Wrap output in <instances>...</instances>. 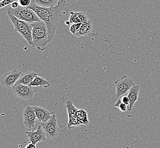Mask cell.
Returning <instances> with one entry per match:
<instances>
[{
	"instance_id": "6da1fadb",
	"label": "cell",
	"mask_w": 160,
	"mask_h": 148,
	"mask_svg": "<svg viewBox=\"0 0 160 148\" xmlns=\"http://www.w3.org/2000/svg\"><path fill=\"white\" fill-rule=\"evenodd\" d=\"M28 8L34 10L40 19L46 24L48 28L49 43H51L58 27L59 19L62 10L61 6L59 4L56 7L46 8L38 5L32 1L30 5Z\"/></svg>"
},
{
	"instance_id": "7a4b0ae2",
	"label": "cell",
	"mask_w": 160,
	"mask_h": 148,
	"mask_svg": "<svg viewBox=\"0 0 160 148\" xmlns=\"http://www.w3.org/2000/svg\"><path fill=\"white\" fill-rule=\"evenodd\" d=\"M31 24L32 26L33 47H37L39 50L43 51L46 49L47 45L49 43L48 28L43 21L35 22Z\"/></svg>"
},
{
	"instance_id": "3957f363",
	"label": "cell",
	"mask_w": 160,
	"mask_h": 148,
	"mask_svg": "<svg viewBox=\"0 0 160 148\" xmlns=\"http://www.w3.org/2000/svg\"><path fill=\"white\" fill-rule=\"evenodd\" d=\"M8 16H9V18L14 27V31L19 33L27 40L30 45L33 47L32 37V26L31 24L16 18L15 16L9 13H8Z\"/></svg>"
},
{
	"instance_id": "277c9868",
	"label": "cell",
	"mask_w": 160,
	"mask_h": 148,
	"mask_svg": "<svg viewBox=\"0 0 160 148\" xmlns=\"http://www.w3.org/2000/svg\"><path fill=\"white\" fill-rule=\"evenodd\" d=\"M8 13L12 14L17 18L30 24L42 21L34 10L23 8L20 5L17 9H12V7H10L8 9Z\"/></svg>"
},
{
	"instance_id": "5b68a950",
	"label": "cell",
	"mask_w": 160,
	"mask_h": 148,
	"mask_svg": "<svg viewBox=\"0 0 160 148\" xmlns=\"http://www.w3.org/2000/svg\"><path fill=\"white\" fill-rule=\"evenodd\" d=\"M114 83L117 90L116 95L118 98L128 92L130 89L136 84L132 79L128 77L126 75H123L120 79L115 81Z\"/></svg>"
},
{
	"instance_id": "8992f818",
	"label": "cell",
	"mask_w": 160,
	"mask_h": 148,
	"mask_svg": "<svg viewBox=\"0 0 160 148\" xmlns=\"http://www.w3.org/2000/svg\"><path fill=\"white\" fill-rule=\"evenodd\" d=\"M65 107L67 109L69 117V121L67 124V127L69 130L75 127H80L81 125H84V124L78 119L76 112L78 109L75 107L72 100H68L66 102Z\"/></svg>"
},
{
	"instance_id": "52a82bcc",
	"label": "cell",
	"mask_w": 160,
	"mask_h": 148,
	"mask_svg": "<svg viewBox=\"0 0 160 148\" xmlns=\"http://www.w3.org/2000/svg\"><path fill=\"white\" fill-rule=\"evenodd\" d=\"M41 125L46 133L47 139H54L58 136L60 129L58 127L56 114H53L52 118L46 123H42Z\"/></svg>"
},
{
	"instance_id": "ba28073f",
	"label": "cell",
	"mask_w": 160,
	"mask_h": 148,
	"mask_svg": "<svg viewBox=\"0 0 160 148\" xmlns=\"http://www.w3.org/2000/svg\"><path fill=\"white\" fill-rule=\"evenodd\" d=\"M12 89L14 94L20 99L28 100L34 97L35 91L30 86L17 83Z\"/></svg>"
},
{
	"instance_id": "9c48e42d",
	"label": "cell",
	"mask_w": 160,
	"mask_h": 148,
	"mask_svg": "<svg viewBox=\"0 0 160 148\" xmlns=\"http://www.w3.org/2000/svg\"><path fill=\"white\" fill-rule=\"evenodd\" d=\"M22 74V73L21 71L16 69L8 72L1 77V83L3 87H5L6 88H12L17 83Z\"/></svg>"
},
{
	"instance_id": "30bf717a",
	"label": "cell",
	"mask_w": 160,
	"mask_h": 148,
	"mask_svg": "<svg viewBox=\"0 0 160 148\" xmlns=\"http://www.w3.org/2000/svg\"><path fill=\"white\" fill-rule=\"evenodd\" d=\"M26 133L30 142L34 145H36L38 142H44L46 140V135L41 124L38 126L36 131H28Z\"/></svg>"
},
{
	"instance_id": "8fae6325",
	"label": "cell",
	"mask_w": 160,
	"mask_h": 148,
	"mask_svg": "<svg viewBox=\"0 0 160 148\" xmlns=\"http://www.w3.org/2000/svg\"><path fill=\"white\" fill-rule=\"evenodd\" d=\"M24 118V124L28 128L35 127L36 119H37L34 107L31 105L27 106L23 112Z\"/></svg>"
},
{
	"instance_id": "7c38bea8",
	"label": "cell",
	"mask_w": 160,
	"mask_h": 148,
	"mask_svg": "<svg viewBox=\"0 0 160 148\" xmlns=\"http://www.w3.org/2000/svg\"><path fill=\"white\" fill-rule=\"evenodd\" d=\"M34 111L37 115V119L39 122L42 123H46L52 118L53 113L48 111L46 108L38 106H34Z\"/></svg>"
},
{
	"instance_id": "4fadbf2b",
	"label": "cell",
	"mask_w": 160,
	"mask_h": 148,
	"mask_svg": "<svg viewBox=\"0 0 160 148\" xmlns=\"http://www.w3.org/2000/svg\"><path fill=\"white\" fill-rule=\"evenodd\" d=\"M140 89V86L138 84H135L128 91L127 96L129 99V105L127 107V109L128 111H131L132 110L136 102L138 100Z\"/></svg>"
},
{
	"instance_id": "5bb4252c",
	"label": "cell",
	"mask_w": 160,
	"mask_h": 148,
	"mask_svg": "<svg viewBox=\"0 0 160 148\" xmlns=\"http://www.w3.org/2000/svg\"><path fill=\"white\" fill-rule=\"evenodd\" d=\"M89 21H90V19L88 16L82 12H71V16L69 19V22L71 25Z\"/></svg>"
},
{
	"instance_id": "9a60e30c",
	"label": "cell",
	"mask_w": 160,
	"mask_h": 148,
	"mask_svg": "<svg viewBox=\"0 0 160 148\" xmlns=\"http://www.w3.org/2000/svg\"><path fill=\"white\" fill-rule=\"evenodd\" d=\"M92 22H83L81 25L80 29L77 31L76 35L77 37H83L92 35Z\"/></svg>"
},
{
	"instance_id": "2e32d148",
	"label": "cell",
	"mask_w": 160,
	"mask_h": 148,
	"mask_svg": "<svg viewBox=\"0 0 160 148\" xmlns=\"http://www.w3.org/2000/svg\"><path fill=\"white\" fill-rule=\"evenodd\" d=\"M37 75V73H36L34 71L28 72L25 74H22L21 76L19 78L17 83L30 86V84L32 83V82L34 80V79Z\"/></svg>"
},
{
	"instance_id": "e0dca14e",
	"label": "cell",
	"mask_w": 160,
	"mask_h": 148,
	"mask_svg": "<svg viewBox=\"0 0 160 148\" xmlns=\"http://www.w3.org/2000/svg\"><path fill=\"white\" fill-rule=\"evenodd\" d=\"M50 83L48 80H46L43 77H41L37 75L34 80L30 84V86L31 87H43L44 88H47L50 87Z\"/></svg>"
},
{
	"instance_id": "ac0fdd59",
	"label": "cell",
	"mask_w": 160,
	"mask_h": 148,
	"mask_svg": "<svg viewBox=\"0 0 160 148\" xmlns=\"http://www.w3.org/2000/svg\"><path fill=\"white\" fill-rule=\"evenodd\" d=\"M39 6L49 8L56 7L59 5V0H32Z\"/></svg>"
},
{
	"instance_id": "d6986e66",
	"label": "cell",
	"mask_w": 160,
	"mask_h": 148,
	"mask_svg": "<svg viewBox=\"0 0 160 148\" xmlns=\"http://www.w3.org/2000/svg\"><path fill=\"white\" fill-rule=\"evenodd\" d=\"M78 119L80 120L81 122H82L84 125H88L89 123V121L88 117V114L87 112L83 109H78L76 112Z\"/></svg>"
},
{
	"instance_id": "ffe728a7",
	"label": "cell",
	"mask_w": 160,
	"mask_h": 148,
	"mask_svg": "<svg viewBox=\"0 0 160 148\" xmlns=\"http://www.w3.org/2000/svg\"><path fill=\"white\" fill-rule=\"evenodd\" d=\"M81 24H82V23L72 24L71 27H70V29H69V31L71 32L72 34H74L76 35L77 31H78V30L80 29Z\"/></svg>"
},
{
	"instance_id": "44dd1931",
	"label": "cell",
	"mask_w": 160,
	"mask_h": 148,
	"mask_svg": "<svg viewBox=\"0 0 160 148\" xmlns=\"http://www.w3.org/2000/svg\"><path fill=\"white\" fill-rule=\"evenodd\" d=\"M19 0H3L0 3V8H3L5 6L9 5L10 4L14 3V2H18Z\"/></svg>"
},
{
	"instance_id": "7402d4cb",
	"label": "cell",
	"mask_w": 160,
	"mask_h": 148,
	"mask_svg": "<svg viewBox=\"0 0 160 148\" xmlns=\"http://www.w3.org/2000/svg\"><path fill=\"white\" fill-rule=\"evenodd\" d=\"M32 0H19V5L23 8H28L30 5Z\"/></svg>"
},
{
	"instance_id": "603a6c76",
	"label": "cell",
	"mask_w": 160,
	"mask_h": 148,
	"mask_svg": "<svg viewBox=\"0 0 160 148\" xmlns=\"http://www.w3.org/2000/svg\"><path fill=\"white\" fill-rule=\"evenodd\" d=\"M118 108H119V109H120V111H122V112H126L127 110V105H126L125 104H124L123 102L120 104Z\"/></svg>"
},
{
	"instance_id": "cb8c5ba5",
	"label": "cell",
	"mask_w": 160,
	"mask_h": 148,
	"mask_svg": "<svg viewBox=\"0 0 160 148\" xmlns=\"http://www.w3.org/2000/svg\"><path fill=\"white\" fill-rule=\"evenodd\" d=\"M122 101L124 104H125L127 106L129 105V99L127 96H123L122 98Z\"/></svg>"
},
{
	"instance_id": "d4e9b609",
	"label": "cell",
	"mask_w": 160,
	"mask_h": 148,
	"mask_svg": "<svg viewBox=\"0 0 160 148\" xmlns=\"http://www.w3.org/2000/svg\"><path fill=\"white\" fill-rule=\"evenodd\" d=\"M59 5L61 6L62 9L64 8L67 4V0H59Z\"/></svg>"
},
{
	"instance_id": "484cf974",
	"label": "cell",
	"mask_w": 160,
	"mask_h": 148,
	"mask_svg": "<svg viewBox=\"0 0 160 148\" xmlns=\"http://www.w3.org/2000/svg\"><path fill=\"white\" fill-rule=\"evenodd\" d=\"M19 6V3L18 2H14L11 4V7L12 9H17Z\"/></svg>"
},
{
	"instance_id": "4316f807",
	"label": "cell",
	"mask_w": 160,
	"mask_h": 148,
	"mask_svg": "<svg viewBox=\"0 0 160 148\" xmlns=\"http://www.w3.org/2000/svg\"><path fill=\"white\" fill-rule=\"evenodd\" d=\"M122 103V99H118L117 101V102H116V103L114 104V107L118 108V107H119V106L120 105V104H121Z\"/></svg>"
},
{
	"instance_id": "83f0119b",
	"label": "cell",
	"mask_w": 160,
	"mask_h": 148,
	"mask_svg": "<svg viewBox=\"0 0 160 148\" xmlns=\"http://www.w3.org/2000/svg\"><path fill=\"white\" fill-rule=\"evenodd\" d=\"M36 145H34L32 143L30 142L28 145H27L25 148H36Z\"/></svg>"
}]
</instances>
